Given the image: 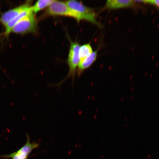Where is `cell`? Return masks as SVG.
Masks as SVG:
<instances>
[{"mask_svg":"<svg viewBox=\"0 0 159 159\" xmlns=\"http://www.w3.org/2000/svg\"><path fill=\"white\" fill-rule=\"evenodd\" d=\"M65 3L73 11L74 18L77 22L82 20H85L100 26V24L96 19V14L93 9L77 1H67Z\"/></svg>","mask_w":159,"mask_h":159,"instance_id":"cell-1","label":"cell"},{"mask_svg":"<svg viewBox=\"0 0 159 159\" xmlns=\"http://www.w3.org/2000/svg\"><path fill=\"white\" fill-rule=\"evenodd\" d=\"M32 13L21 19L13 27L11 33L24 34L36 32L37 21Z\"/></svg>","mask_w":159,"mask_h":159,"instance_id":"cell-2","label":"cell"},{"mask_svg":"<svg viewBox=\"0 0 159 159\" xmlns=\"http://www.w3.org/2000/svg\"><path fill=\"white\" fill-rule=\"evenodd\" d=\"M26 136V142L19 150L9 154L0 155V158L2 159H28L32 150L37 148L39 145L35 142L30 143L29 137L27 133Z\"/></svg>","mask_w":159,"mask_h":159,"instance_id":"cell-3","label":"cell"},{"mask_svg":"<svg viewBox=\"0 0 159 159\" xmlns=\"http://www.w3.org/2000/svg\"><path fill=\"white\" fill-rule=\"evenodd\" d=\"M70 47L67 62L69 67V72L65 79L70 77L74 78L76 69L80 61L79 49L80 46L75 42L70 41Z\"/></svg>","mask_w":159,"mask_h":159,"instance_id":"cell-4","label":"cell"},{"mask_svg":"<svg viewBox=\"0 0 159 159\" xmlns=\"http://www.w3.org/2000/svg\"><path fill=\"white\" fill-rule=\"evenodd\" d=\"M46 13L49 15L66 16L74 17L73 12L66 3L57 0H54L47 6Z\"/></svg>","mask_w":159,"mask_h":159,"instance_id":"cell-5","label":"cell"},{"mask_svg":"<svg viewBox=\"0 0 159 159\" xmlns=\"http://www.w3.org/2000/svg\"><path fill=\"white\" fill-rule=\"evenodd\" d=\"M30 2H27L3 13L0 17V22L4 26L12 19L27 8L30 6Z\"/></svg>","mask_w":159,"mask_h":159,"instance_id":"cell-6","label":"cell"},{"mask_svg":"<svg viewBox=\"0 0 159 159\" xmlns=\"http://www.w3.org/2000/svg\"><path fill=\"white\" fill-rule=\"evenodd\" d=\"M32 13H33L32 10V6H30L26 8L11 20L5 26V35L7 36L11 33V31L12 28L20 20Z\"/></svg>","mask_w":159,"mask_h":159,"instance_id":"cell-7","label":"cell"},{"mask_svg":"<svg viewBox=\"0 0 159 159\" xmlns=\"http://www.w3.org/2000/svg\"><path fill=\"white\" fill-rule=\"evenodd\" d=\"M136 2L132 0H110L106 1V7L109 9L132 7Z\"/></svg>","mask_w":159,"mask_h":159,"instance_id":"cell-8","label":"cell"},{"mask_svg":"<svg viewBox=\"0 0 159 159\" xmlns=\"http://www.w3.org/2000/svg\"><path fill=\"white\" fill-rule=\"evenodd\" d=\"M97 51L92 52L84 61L78 65V75L85 69L89 67L96 60L97 56Z\"/></svg>","mask_w":159,"mask_h":159,"instance_id":"cell-9","label":"cell"},{"mask_svg":"<svg viewBox=\"0 0 159 159\" xmlns=\"http://www.w3.org/2000/svg\"><path fill=\"white\" fill-rule=\"evenodd\" d=\"M92 52V48L89 44H86L80 47L79 49L80 61L79 64L82 62Z\"/></svg>","mask_w":159,"mask_h":159,"instance_id":"cell-10","label":"cell"},{"mask_svg":"<svg viewBox=\"0 0 159 159\" xmlns=\"http://www.w3.org/2000/svg\"><path fill=\"white\" fill-rule=\"evenodd\" d=\"M53 0H39L38 1L32 6V9L34 14L36 13L48 6L52 2Z\"/></svg>","mask_w":159,"mask_h":159,"instance_id":"cell-11","label":"cell"},{"mask_svg":"<svg viewBox=\"0 0 159 159\" xmlns=\"http://www.w3.org/2000/svg\"><path fill=\"white\" fill-rule=\"evenodd\" d=\"M135 1L150 3L159 7V0H135Z\"/></svg>","mask_w":159,"mask_h":159,"instance_id":"cell-12","label":"cell"},{"mask_svg":"<svg viewBox=\"0 0 159 159\" xmlns=\"http://www.w3.org/2000/svg\"><path fill=\"white\" fill-rule=\"evenodd\" d=\"M153 75V74H151L150 75V77H151Z\"/></svg>","mask_w":159,"mask_h":159,"instance_id":"cell-13","label":"cell"},{"mask_svg":"<svg viewBox=\"0 0 159 159\" xmlns=\"http://www.w3.org/2000/svg\"><path fill=\"white\" fill-rule=\"evenodd\" d=\"M154 99V97H153V99Z\"/></svg>","mask_w":159,"mask_h":159,"instance_id":"cell-14","label":"cell"}]
</instances>
